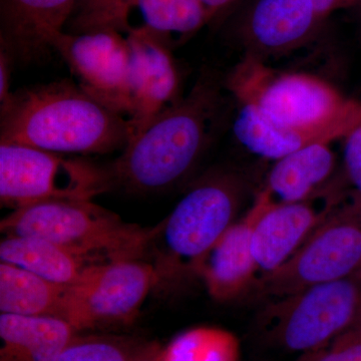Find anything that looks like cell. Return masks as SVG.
<instances>
[{
	"instance_id": "obj_16",
	"label": "cell",
	"mask_w": 361,
	"mask_h": 361,
	"mask_svg": "<svg viewBox=\"0 0 361 361\" xmlns=\"http://www.w3.org/2000/svg\"><path fill=\"white\" fill-rule=\"evenodd\" d=\"M75 332L63 318L1 313L0 361H56Z\"/></svg>"
},
{
	"instance_id": "obj_30",
	"label": "cell",
	"mask_w": 361,
	"mask_h": 361,
	"mask_svg": "<svg viewBox=\"0 0 361 361\" xmlns=\"http://www.w3.org/2000/svg\"><path fill=\"white\" fill-rule=\"evenodd\" d=\"M160 349L151 346L149 350L145 353L141 360L139 361H161L160 360Z\"/></svg>"
},
{
	"instance_id": "obj_25",
	"label": "cell",
	"mask_w": 361,
	"mask_h": 361,
	"mask_svg": "<svg viewBox=\"0 0 361 361\" xmlns=\"http://www.w3.org/2000/svg\"><path fill=\"white\" fill-rule=\"evenodd\" d=\"M310 361H361V314Z\"/></svg>"
},
{
	"instance_id": "obj_8",
	"label": "cell",
	"mask_w": 361,
	"mask_h": 361,
	"mask_svg": "<svg viewBox=\"0 0 361 361\" xmlns=\"http://www.w3.org/2000/svg\"><path fill=\"white\" fill-rule=\"evenodd\" d=\"M110 177L87 161L23 145H0V199L13 210L54 200H92Z\"/></svg>"
},
{
	"instance_id": "obj_31",
	"label": "cell",
	"mask_w": 361,
	"mask_h": 361,
	"mask_svg": "<svg viewBox=\"0 0 361 361\" xmlns=\"http://www.w3.org/2000/svg\"><path fill=\"white\" fill-rule=\"evenodd\" d=\"M358 4H360V6H361V0H360V2H358Z\"/></svg>"
},
{
	"instance_id": "obj_10",
	"label": "cell",
	"mask_w": 361,
	"mask_h": 361,
	"mask_svg": "<svg viewBox=\"0 0 361 361\" xmlns=\"http://www.w3.org/2000/svg\"><path fill=\"white\" fill-rule=\"evenodd\" d=\"M82 82V89L120 114L130 68L127 37L113 30L59 33L51 42Z\"/></svg>"
},
{
	"instance_id": "obj_15",
	"label": "cell",
	"mask_w": 361,
	"mask_h": 361,
	"mask_svg": "<svg viewBox=\"0 0 361 361\" xmlns=\"http://www.w3.org/2000/svg\"><path fill=\"white\" fill-rule=\"evenodd\" d=\"M80 0H0L1 42L18 59L37 58L75 13Z\"/></svg>"
},
{
	"instance_id": "obj_29",
	"label": "cell",
	"mask_w": 361,
	"mask_h": 361,
	"mask_svg": "<svg viewBox=\"0 0 361 361\" xmlns=\"http://www.w3.org/2000/svg\"><path fill=\"white\" fill-rule=\"evenodd\" d=\"M201 1L206 6V8L208 9L211 16H213L220 9L224 8V7L229 6V4L236 1V0H201Z\"/></svg>"
},
{
	"instance_id": "obj_23",
	"label": "cell",
	"mask_w": 361,
	"mask_h": 361,
	"mask_svg": "<svg viewBox=\"0 0 361 361\" xmlns=\"http://www.w3.org/2000/svg\"><path fill=\"white\" fill-rule=\"evenodd\" d=\"M149 348L121 337L75 336L56 361H139Z\"/></svg>"
},
{
	"instance_id": "obj_4",
	"label": "cell",
	"mask_w": 361,
	"mask_h": 361,
	"mask_svg": "<svg viewBox=\"0 0 361 361\" xmlns=\"http://www.w3.org/2000/svg\"><path fill=\"white\" fill-rule=\"evenodd\" d=\"M228 87L240 103L252 104L270 121L292 129L343 137L361 116V104L306 73H274L254 56L237 66Z\"/></svg>"
},
{
	"instance_id": "obj_7",
	"label": "cell",
	"mask_w": 361,
	"mask_h": 361,
	"mask_svg": "<svg viewBox=\"0 0 361 361\" xmlns=\"http://www.w3.org/2000/svg\"><path fill=\"white\" fill-rule=\"evenodd\" d=\"M361 314V270L272 300L263 311L268 332L291 351L318 350Z\"/></svg>"
},
{
	"instance_id": "obj_9",
	"label": "cell",
	"mask_w": 361,
	"mask_h": 361,
	"mask_svg": "<svg viewBox=\"0 0 361 361\" xmlns=\"http://www.w3.org/2000/svg\"><path fill=\"white\" fill-rule=\"evenodd\" d=\"M160 282L155 265L142 259L92 266L68 286L65 319L77 331L126 324Z\"/></svg>"
},
{
	"instance_id": "obj_20",
	"label": "cell",
	"mask_w": 361,
	"mask_h": 361,
	"mask_svg": "<svg viewBox=\"0 0 361 361\" xmlns=\"http://www.w3.org/2000/svg\"><path fill=\"white\" fill-rule=\"evenodd\" d=\"M233 130L240 144L254 154L277 161L316 142H331L334 137L324 133L292 129L277 125L254 104L240 103Z\"/></svg>"
},
{
	"instance_id": "obj_6",
	"label": "cell",
	"mask_w": 361,
	"mask_h": 361,
	"mask_svg": "<svg viewBox=\"0 0 361 361\" xmlns=\"http://www.w3.org/2000/svg\"><path fill=\"white\" fill-rule=\"evenodd\" d=\"M361 270V211L339 204L286 262L256 280L257 295L272 300Z\"/></svg>"
},
{
	"instance_id": "obj_5",
	"label": "cell",
	"mask_w": 361,
	"mask_h": 361,
	"mask_svg": "<svg viewBox=\"0 0 361 361\" xmlns=\"http://www.w3.org/2000/svg\"><path fill=\"white\" fill-rule=\"evenodd\" d=\"M241 197L238 180L227 174L207 177L188 191L157 225L152 241L161 281L196 274L207 252L235 222Z\"/></svg>"
},
{
	"instance_id": "obj_2",
	"label": "cell",
	"mask_w": 361,
	"mask_h": 361,
	"mask_svg": "<svg viewBox=\"0 0 361 361\" xmlns=\"http://www.w3.org/2000/svg\"><path fill=\"white\" fill-rule=\"evenodd\" d=\"M218 108L215 85L200 80L126 145L114 175L133 191H164L184 179L205 151Z\"/></svg>"
},
{
	"instance_id": "obj_13",
	"label": "cell",
	"mask_w": 361,
	"mask_h": 361,
	"mask_svg": "<svg viewBox=\"0 0 361 361\" xmlns=\"http://www.w3.org/2000/svg\"><path fill=\"white\" fill-rule=\"evenodd\" d=\"M262 210L257 196L246 215L220 237L196 268L215 300L229 301L253 289L259 272L252 253V234Z\"/></svg>"
},
{
	"instance_id": "obj_18",
	"label": "cell",
	"mask_w": 361,
	"mask_h": 361,
	"mask_svg": "<svg viewBox=\"0 0 361 361\" xmlns=\"http://www.w3.org/2000/svg\"><path fill=\"white\" fill-rule=\"evenodd\" d=\"M212 18L201 0H130L116 30L144 32L166 44L174 35H192Z\"/></svg>"
},
{
	"instance_id": "obj_24",
	"label": "cell",
	"mask_w": 361,
	"mask_h": 361,
	"mask_svg": "<svg viewBox=\"0 0 361 361\" xmlns=\"http://www.w3.org/2000/svg\"><path fill=\"white\" fill-rule=\"evenodd\" d=\"M130 0H80L73 25L75 32L116 30V23Z\"/></svg>"
},
{
	"instance_id": "obj_3",
	"label": "cell",
	"mask_w": 361,
	"mask_h": 361,
	"mask_svg": "<svg viewBox=\"0 0 361 361\" xmlns=\"http://www.w3.org/2000/svg\"><path fill=\"white\" fill-rule=\"evenodd\" d=\"M6 236L47 240L92 265L141 259L151 247L155 227L123 222L92 200L39 202L16 209L0 224Z\"/></svg>"
},
{
	"instance_id": "obj_27",
	"label": "cell",
	"mask_w": 361,
	"mask_h": 361,
	"mask_svg": "<svg viewBox=\"0 0 361 361\" xmlns=\"http://www.w3.org/2000/svg\"><path fill=\"white\" fill-rule=\"evenodd\" d=\"M312 1L318 16L323 20L338 9L358 4L360 0H312Z\"/></svg>"
},
{
	"instance_id": "obj_21",
	"label": "cell",
	"mask_w": 361,
	"mask_h": 361,
	"mask_svg": "<svg viewBox=\"0 0 361 361\" xmlns=\"http://www.w3.org/2000/svg\"><path fill=\"white\" fill-rule=\"evenodd\" d=\"M66 292L68 286L65 285L54 283L23 268L0 263L1 313L65 319Z\"/></svg>"
},
{
	"instance_id": "obj_28",
	"label": "cell",
	"mask_w": 361,
	"mask_h": 361,
	"mask_svg": "<svg viewBox=\"0 0 361 361\" xmlns=\"http://www.w3.org/2000/svg\"><path fill=\"white\" fill-rule=\"evenodd\" d=\"M13 94H9V70L8 56L6 52H1L0 59V103L1 106H6Z\"/></svg>"
},
{
	"instance_id": "obj_26",
	"label": "cell",
	"mask_w": 361,
	"mask_h": 361,
	"mask_svg": "<svg viewBox=\"0 0 361 361\" xmlns=\"http://www.w3.org/2000/svg\"><path fill=\"white\" fill-rule=\"evenodd\" d=\"M343 137L344 170L353 188L351 200L361 211V116Z\"/></svg>"
},
{
	"instance_id": "obj_19",
	"label": "cell",
	"mask_w": 361,
	"mask_h": 361,
	"mask_svg": "<svg viewBox=\"0 0 361 361\" xmlns=\"http://www.w3.org/2000/svg\"><path fill=\"white\" fill-rule=\"evenodd\" d=\"M0 260L65 286L77 283L96 266L63 247L25 236H6L0 243Z\"/></svg>"
},
{
	"instance_id": "obj_22",
	"label": "cell",
	"mask_w": 361,
	"mask_h": 361,
	"mask_svg": "<svg viewBox=\"0 0 361 361\" xmlns=\"http://www.w3.org/2000/svg\"><path fill=\"white\" fill-rule=\"evenodd\" d=\"M237 337L217 327H196L182 332L161 350V361H239Z\"/></svg>"
},
{
	"instance_id": "obj_1",
	"label": "cell",
	"mask_w": 361,
	"mask_h": 361,
	"mask_svg": "<svg viewBox=\"0 0 361 361\" xmlns=\"http://www.w3.org/2000/svg\"><path fill=\"white\" fill-rule=\"evenodd\" d=\"M127 118L84 89L54 82L13 94L1 106L0 140L54 154H102L125 146Z\"/></svg>"
},
{
	"instance_id": "obj_11",
	"label": "cell",
	"mask_w": 361,
	"mask_h": 361,
	"mask_svg": "<svg viewBox=\"0 0 361 361\" xmlns=\"http://www.w3.org/2000/svg\"><path fill=\"white\" fill-rule=\"evenodd\" d=\"M258 196L262 210L252 234V253L260 276L286 262L341 203L337 193L289 204H273L262 191Z\"/></svg>"
},
{
	"instance_id": "obj_14",
	"label": "cell",
	"mask_w": 361,
	"mask_h": 361,
	"mask_svg": "<svg viewBox=\"0 0 361 361\" xmlns=\"http://www.w3.org/2000/svg\"><path fill=\"white\" fill-rule=\"evenodd\" d=\"M322 21L312 0H256L242 35L254 56L285 54L308 42Z\"/></svg>"
},
{
	"instance_id": "obj_17",
	"label": "cell",
	"mask_w": 361,
	"mask_h": 361,
	"mask_svg": "<svg viewBox=\"0 0 361 361\" xmlns=\"http://www.w3.org/2000/svg\"><path fill=\"white\" fill-rule=\"evenodd\" d=\"M336 156L330 142H316L275 161L262 192L273 204L307 200L332 175Z\"/></svg>"
},
{
	"instance_id": "obj_12",
	"label": "cell",
	"mask_w": 361,
	"mask_h": 361,
	"mask_svg": "<svg viewBox=\"0 0 361 361\" xmlns=\"http://www.w3.org/2000/svg\"><path fill=\"white\" fill-rule=\"evenodd\" d=\"M126 37L130 68L120 115L129 122L132 139L170 106L178 75L167 45L161 40L144 32L129 33Z\"/></svg>"
}]
</instances>
